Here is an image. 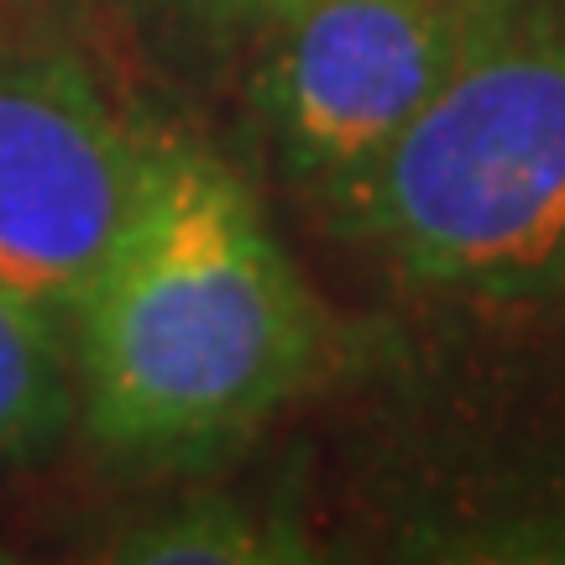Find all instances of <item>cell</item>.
I'll use <instances>...</instances> for the list:
<instances>
[{
  "instance_id": "obj_1",
  "label": "cell",
  "mask_w": 565,
  "mask_h": 565,
  "mask_svg": "<svg viewBox=\"0 0 565 565\" xmlns=\"http://www.w3.org/2000/svg\"><path fill=\"white\" fill-rule=\"evenodd\" d=\"M74 330L89 435L137 461L246 440L299 398L324 351L320 309L252 189L179 137H158Z\"/></svg>"
},
{
  "instance_id": "obj_2",
  "label": "cell",
  "mask_w": 565,
  "mask_h": 565,
  "mask_svg": "<svg viewBox=\"0 0 565 565\" xmlns=\"http://www.w3.org/2000/svg\"><path fill=\"white\" fill-rule=\"evenodd\" d=\"M324 210L424 294L492 309L565 299V0H513Z\"/></svg>"
},
{
  "instance_id": "obj_3",
  "label": "cell",
  "mask_w": 565,
  "mask_h": 565,
  "mask_svg": "<svg viewBox=\"0 0 565 565\" xmlns=\"http://www.w3.org/2000/svg\"><path fill=\"white\" fill-rule=\"evenodd\" d=\"M513 0H299L267 26L257 116L282 179L341 194L461 74Z\"/></svg>"
},
{
  "instance_id": "obj_4",
  "label": "cell",
  "mask_w": 565,
  "mask_h": 565,
  "mask_svg": "<svg viewBox=\"0 0 565 565\" xmlns=\"http://www.w3.org/2000/svg\"><path fill=\"white\" fill-rule=\"evenodd\" d=\"M158 131L63 47L0 53V282L74 324L147 189Z\"/></svg>"
},
{
  "instance_id": "obj_5",
  "label": "cell",
  "mask_w": 565,
  "mask_h": 565,
  "mask_svg": "<svg viewBox=\"0 0 565 565\" xmlns=\"http://www.w3.org/2000/svg\"><path fill=\"white\" fill-rule=\"evenodd\" d=\"M105 561L137 565H282L315 561L309 534L288 513L263 503H246L231 492H204L189 503L168 508L147 524L126 529L100 550Z\"/></svg>"
},
{
  "instance_id": "obj_6",
  "label": "cell",
  "mask_w": 565,
  "mask_h": 565,
  "mask_svg": "<svg viewBox=\"0 0 565 565\" xmlns=\"http://www.w3.org/2000/svg\"><path fill=\"white\" fill-rule=\"evenodd\" d=\"M74 419V372L58 324L0 282V461H38Z\"/></svg>"
},
{
  "instance_id": "obj_7",
  "label": "cell",
  "mask_w": 565,
  "mask_h": 565,
  "mask_svg": "<svg viewBox=\"0 0 565 565\" xmlns=\"http://www.w3.org/2000/svg\"><path fill=\"white\" fill-rule=\"evenodd\" d=\"M194 6L221 21H257V26H267V21H278L288 6H299V0H194Z\"/></svg>"
}]
</instances>
